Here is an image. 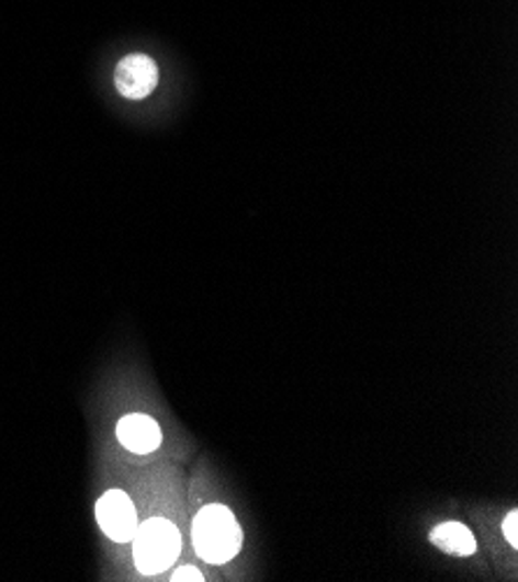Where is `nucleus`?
I'll return each mask as SVG.
<instances>
[{"label": "nucleus", "instance_id": "nucleus-1", "mask_svg": "<svg viewBox=\"0 0 518 582\" xmlns=\"http://www.w3.org/2000/svg\"><path fill=\"white\" fill-rule=\"evenodd\" d=\"M133 546V564L139 575H161L170 571V567L182 552V534L168 517L151 515L139 520L137 532L131 540Z\"/></svg>", "mask_w": 518, "mask_h": 582}, {"label": "nucleus", "instance_id": "nucleus-2", "mask_svg": "<svg viewBox=\"0 0 518 582\" xmlns=\"http://www.w3.org/2000/svg\"><path fill=\"white\" fill-rule=\"evenodd\" d=\"M193 548L210 564H228L243 550L240 522L224 504H210L193 520Z\"/></svg>", "mask_w": 518, "mask_h": 582}, {"label": "nucleus", "instance_id": "nucleus-3", "mask_svg": "<svg viewBox=\"0 0 518 582\" xmlns=\"http://www.w3.org/2000/svg\"><path fill=\"white\" fill-rule=\"evenodd\" d=\"M95 522L114 546H126L133 540L139 515L133 497L124 488H108L95 501Z\"/></svg>", "mask_w": 518, "mask_h": 582}, {"label": "nucleus", "instance_id": "nucleus-4", "mask_svg": "<svg viewBox=\"0 0 518 582\" xmlns=\"http://www.w3.org/2000/svg\"><path fill=\"white\" fill-rule=\"evenodd\" d=\"M114 87L126 100H145L158 87V66L147 54H128L114 70Z\"/></svg>", "mask_w": 518, "mask_h": 582}, {"label": "nucleus", "instance_id": "nucleus-5", "mask_svg": "<svg viewBox=\"0 0 518 582\" xmlns=\"http://www.w3.org/2000/svg\"><path fill=\"white\" fill-rule=\"evenodd\" d=\"M116 441L131 455H151L164 444V432L147 413H126L114 427Z\"/></svg>", "mask_w": 518, "mask_h": 582}, {"label": "nucleus", "instance_id": "nucleus-6", "mask_svg": "<svg viewBox=\"0 0 518 582\" xmlns=\"http://www.w3.org/2000/svg\"><path fill=\"white\" fill-rule=\"evenodd\" d=\"M430 544L435 548H440L447 555L455 557H470L476 552V540L474 534L463 525V522H442L430 532Z\"/></svg>", "mask_w": 518, "mask_h": 582}, {"label": "nucleus", "instance_id": "nucleus-7", "mask_svg": "<svg viewBox=\"0 0 518 582\" xmlns=\"http://www.w3.org/2000/svg\"><path fill=\"white\" fill-rule=\"evenodd\" d=\"M503 534L511 548H518V511H509L503 522Z\"/></svg>", "mask_w": 518, "mask_h": 582}, {"label": "nucleus", "instance_id": "nucleus-8", "mask_svg": "<svg viewBox=\"0 0 518 582\" xmlns=\"http://www.w3.org/2000/svg\"><path fill=\"white\" fill-rule=\"evenodd\" d=\"M170 580H177V582H182V580H193V582H203L205 575L198 571L195 567H182V569H177Z\"/></svg>", "mask_w": 518, "mask_h": 582}]
</instances>
